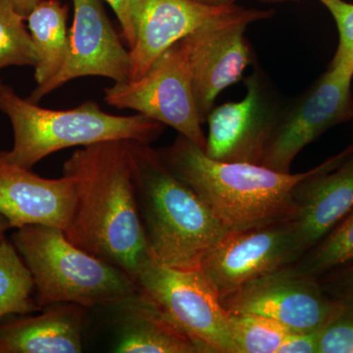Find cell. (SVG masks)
<instances>
[{"mask_svg":"<svg viewBox=\"0 0 353 353\" xmlns=\"http://www.w3.org/2000/svg\"><path fill=\"white\" fill-rule=\"evenodd\" d=\"M272 15V11L241 7L236 12L209 22L181 39L201 123L206 122L220 92L239 82L250 64L246 28Z\"/></svg>","mask_w":353,"mask_h":353,"instance_id":"obj_8","label":"cell"},{"mask_svg":"<svg viewBox=\"0 0 353 353\" xmlns=\"http://www.w3.org/2000/svg\"><path fill=\"white\" fill-rule=\"evenodd\" d=\"M320 282L325 292L332 297L353 296V263L324 276Z\"/></svg>","mask_w":353,"mask_h":353,"instance_id":"obj_27","label":"cell"},{"mask_svg":"<svg viewBox=\"0 0 353 353\" xmlns=\"http://www.w3.org/2000/svg\"><path fill=\"white\" fill-rule=\"evenodd\" d=\"M11 227L10 222H9L8 219L6 217V216L2 215L0 213V245L6 241V238H4V233Z\"/></svg>","mask_w":353,"mask_h":353,"instance_id":"obj_30","label":"cell"},{"mask_svg":"<svg viewBox=\"0 0 353 353\" xmlns=\"http://www.w3.org/2000/svg\"><path fill=\"white\" fill-rule=\"evenodd\" d=\"M333 16L339 31V46L331 68L353 75V4L345 0H319Z\"/></svg>","mask_w":353,"mask_h":353,"instance_id":"obj_25","label":"cell"},{"mask_svg":"<svg viewBox=\"0 0 353 353\" xmlns=\"http://www.w3.org/2000/svg\"><path fill=\"white\" fill-rule=\"evenodd\" d=\"M73 25L64 63L50 82L34 88L28 99L34 103L81 77H105L115 83L130 79L129 50L123 46L101 0H73Z\"/></svg>","mask_w":353,"mask_h":353,"instance_id":"obj_12","label":"cell"},{"mask_svg":"<svg viewBox=\"0 0 353 353\" xmlns=\"http://www.w3.org/2000/svg\"><path fill=\"white\" fill-rule=\"evenodd\" d=\"M203 3L215 4V6H225V4H234L238 0H197Z\"/></svg>","mask_w":353,"mask_h":353,"instance_id":"obj_31","label":"cell"},{"mask_svg":"<svg viewBox=\"0 0 353 353\" xmlns=\"http://www.w3.org/2000/svg\"><path fill=\"white\" fill-rule=\"evenodd\" d=\"M157 152L167 167L208 204L227 231L289 220L297 185L317 170L315 167L304 173H282L263 165L217 161L181 134Z\"/></svg>","mask_w":353,"mask_h":353,"instance_id":"obj_2","label":"cell"},{"mask_svg":"<svg viewBox=\"0 0 353 353\" xmlns=\"http://www.w3.org/2000/svg\"><path fill=\"white\" fill-rule=\"evenodd\" d=\"M0 111L10 120L14 132L13 148L4 152V157L27 169L64 148L108 141H137L150 145L164 131L162 123L143 114L111 115L94 101L69 110L39 108L21 99L12 88L1 82Z\"/></svg>","mask_w":353,"mask_h":353,"instance_id":"obj_4","label":"cell"},{"mask_svg":"<svg viewBox=\"0 0 353 353\" xmlns=\"http://www.w3.org/2000/svg\"><path fill=\"white\" fill-rule=\"evenodd\" d=\"M31 271L6 240L0 245V320L10 314H26L41 308L32 299Z\"/></svg>","mask_w":353,"mask_h":353,"instance_id":"obj_21","label":"cell"},{"mask_svg":"<svg viewBox=\"0 0 353 353\" xmlns=\"http://www.w3.org/2000/svg\"><path fill=\"white\" fill-rule=\"evenodd\" d=\"M221 303L227 312L270 318L292 332L321 330L338 301L328 296L319 280L285 267L243 285Z\"/></svg>","mask_w":353,"mask_h":353,"instance_id":"obj_11","label":"cell"},{"mask_svg":"<svg viewBox=\"0 0 353 353\" xmlns=\"http://www.w3.org/2000/svg\"><path fill=\"white\" fill-rule=\"evenodd\" d=\"M353 210V145L317 166L294 192L288 220L301 256Z\"/></svg>","mask_w":353,"mask_h":353,"instance_id":"obj_14","label":"cell"},{"mask_svg":"<svg viewBox=\"0 0 353 353\" xmlns=\"http://www.w3.org/2000/svg\"><path fill=\"white\" fill-rule=\"evenodd\" d=\"M265 2H285V1H296V0H262Z\"/></svg>","mask_w":353,"mask_h":353,"instance_id":"obj_32","label":"cell"},{"mask_svg":"<svg viewBox=\"0 0 353 353\" xmlns=\"http://www.w3.org/2000/svg\"><path fill=\"white\" fill-rule=\"evenodd\" d=\"M67 17L68 7L58 0H41L28 16V29L38 55L37 87L50 82L64 63L69 38Z\"/></svg>","mask_w":353,"mask_h":353,"instance_id":"obj_19","label":"cell"},{"mask_svg":"<svg viewBox=\"0 0 353 353\" xmlns=\"http://www.w3.org/2000/svg\"><path fill=\"white\" fill-rule=\"evenodd\" d=\"M229 325L236 353H277L292 332L275 320L250 313H229Z\"/></svg>","mask_w":353,"mask_h":353,"instance_id":"obj_22","label":"cell"},{"mask_svg":"<svg viewBox=\"0 0 353 353\" xmlns=\"http://www.w3.org/2000/svg\"><path fill=\"white\" fill-rule=\"evenodd\" d=\"M334 299L338 304L320 331L318 353H353V296Z\"/></svg>","mask_w":353,"mask_h":353,"instance_id":"obj_24","label":"cell"},{"mask_svg":"<svg viewBox=\"0 0 353 353\" xmlns=\"http://www.w3.org/2000/svg\"><path fill=\"white\" fill-rule=\"evenodd\" d=\"M24 18L6 0H0V69L36 67L38 55Z\"/></svg>","mask_w":353,"mask_h":353,"instance_id":"obj_23","label":"cell"},{"mask_svg":"<svg viewBox=\"0 0 353 353\" xmlns=\"http://www.w3.org/2000/svg\"><path fill=\"white\" fill-rule=\"evenodd\" d=\"M241 101L228 102L208 114L204 153L217 161L261 165L281 111L259 74L245 81Z\"/></svg>","mask_w":353,"mask_h":353,"instance_id":"obj_13","label":"cell"},{"mask_svg":"<svg viewBox=\"0 0 353 353\" xmlns=\"http://www.w3.org/2000/svg\"><path fill=\"white\" fill-rule=\"evenodd\" d=\"M139 214L155 256L179 270L201 269L227 229L150 143L128 141Z\"/></svg>","mask_w":353,"mask_h":353,"instance_id":"obj_3","label":"cell"},{"mask_svg":"<svg viewBox=\"0 0 353 353\" xmlns=\"http://www.w3.org/2000/svg\"><path fill=\"white\" fill-rule=\"evenodd\" d=\"M353 263V210L292 267L297 273L321 279Z\"/></svg>","mask_w":353,"mask_h":353,"instance_id":"obj_20","label":"cell"},{"mask_svg":"<svg viewBox=\"0 0 353 353\" xmlns=\"http://www.w3.org/2000/svg\"><path fill=\"white\" fill-rule=\"evenodd\" d=\"M106 1L110 4L117 16L123 37L129 48H131L136 41V32H134V19H132L136 0H106Z\"/></svg>","mask_w":353,"mask_h":353,"instance_id":"obj_28","label":"cell"},{"mask_svg":"<svg viewBox=\"0 0 353 353\" xmlns=\"http://www.w3.org/2000/svg\"><path fill=\"white\" fill-rule=\"evenodd\" d=\"M34 317L0 326V353H80L85 307L57 303Z\"/></svg>","mask_w":353,"mask_h":353,"instance_id":"obj_17","label":"cell"},{"mask_svg":"<svg viewBox=\"0 0 353 353\" xmlns=\"http://www.w3.org/2000/svg\"><path fill=\"white\" fill-rule=\"evenodd\" d=\"M14 245L31 271L41 307L75 303L83 307L122 305L138 294L127 273L72 243L59 228L28 225Z\"/></svg>","mask_w":353,"mask_h":353,"instance_id":"obj_5","label":"cell"},{"mask_svg":"<svg viewBox=\"0 0 353 353\" xmlns=\"http://www.w3.org/2000/svg\"><path fill=\"white\" fill-rule=\"evenodd\" d=\"M241 8L197 0H136L132 14L136 41L129 50V80L143 76L162 53L190 32Z\"/></svg>","mask_w":353,"mask_h":353,"instance_id":"obj_15","label":"cell"},{"mask_svg":"<svg viewBox=\"0 0 353 353\" xmlns=\"http://www.w3.org/2000/svg\"><path fill=\"white\" fill-rule=\"evenodd\" d=\"M14 10L27 20L28 16L36 8L41 0H6Z\"/></svg>","mask_w":353,"mask_h":353,"instance_id":"obj_29","label":"cell"},{"mask_svg":"<svg viewBox=\"0 0 353 353\" xmlns=\"http://www.w3.org/2000/svg\"><path fill=\"white\" fill-rule=\"evenodd\" d=\"M320 331L290 332L277 353H318Z\"/></svg>","mask_w":353,"mask_h":353,"instance_id":"obj_26","label":"cell"},{"mask_svg":"<svg viewBox=\"0 0 353 353\" xmlns=\"http://www.w3.org/2000/svg\"><path fill=\"white\" fill-rule=\"evenodd\" d=\"M134 281L139 294L187 334L201 353H236L229 313L201 269L172 268L150 248Z\"/></svg>","mask_w":353,"mask_h":353,"instance_id":"obj_6","label":"cell"},{"mask_svg":"<svg viewBox=\"0 0 353 353\" xmlns=\"http://www.w3.org/2000/svg\"><path fill=\"white\" fill-rule=\"evenodd\" d=\"M120 306L125 314L116 352L201 353L187 334L139 292Z\"/></svg>","mask_w":353,"mask_h":353,"instance_id":"obj_18","label":"cell"},{"mask_svg":"<svg viewBox=\"0 0 353 353\" xmlns=\"http://www.w3.org/2000/svg\"><path fill=\"white\" fill-rule=\"evenodd\" d=\"M75 183L63 175L44 179L11 163L0 152V213L11 227L46 225L64 230L75 208Z\"/></svg>","mask_w":353,"mask_h":353,"instance_id":"obj_16","label":"cell"},{"mask_svg":"<svg viewBox=\"0 0 353 353\" xmlns=\"http://www.w3.org/2000/svg\"><path fill=\"white\" fill-rule=\"evenodd\" d=\"M108 104L132 109L174 128L204 150L206 137L197 112L192 75L180 41L162 53L136 80L115 83L104 90Z\"/></svg>","mask_w":353,"mask_h":353,"instance_id":"obj_7","label":"cell"},{"mask_svg":"<svg viewBox=\"0 0 353 353\" xmlns=\"http://www.w3.org/2000/svg\"><path fill=\"white\" fill-rule=\"evenodd\" d=\"M352 79L353 75L329 67L305 94L281 111L261 165L290 173L294 158L306 145L353 119Z\"/></svg>","mask_w":353,"mask_h":353,"instance_id":"obj_9","label":"cell"},{"mask_svg":"<svg viewBox=\"0 0 353 353\" xmlns=\"http://www.w3.org/2000/svg\"><path fill=\"white\" fill-rule=\"evenodd\" d=\"M63 175L75 183V208L64 233L72 243L124 271L134 280L150 252L139 214L128 141L76 150Z\"/></svg>","mask_w":353,"mask_h":353,"instance_id":"obj_1","label":"cell"},{"mask_svg":"<svg viewBox=\"0 0 353 353\" xmlns=\"http://www.w3.org/2000/svg\"><path fill=\"white\" fill-rule=\"evenodd\" d=\"M301 257L287 220L228 231L208 253L201 270L222 299L257 279L292 266Z\"/></svg>","mask_w":353,"mask_h":353,"instance_id":"obj_10","label":"cell"}]
</instances>
